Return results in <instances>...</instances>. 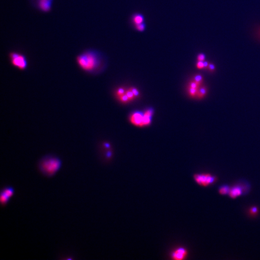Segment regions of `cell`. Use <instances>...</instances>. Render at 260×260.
Instances as JSON below:
<instances>
[{
  "mask_svg": "<svg viewBox=\"0 0 260 260\" xmlns=\"http://www.w3.org/2000/svg\"><path fill=\"white\" fill-rule=\"evenodd\" d=\"M76 61L82 70L88 73H94L101 68L102 58L100 53L96 51L87 49L78 55Z\"/></svg>",
  "mask_w": 260,
  "mask_h": 260,
  "instance_id": "obj_1",
  "label": "cell"
},
{
  "mask_svg": "<svg viewBox=\"0 0 260 260\" xmlns=\"http://www.w3.org/2000/svg\"><path fill=\"white\" fill-rule=\"evenodd\" d=\"M194 179L200 186L206 187L214 183L216 177L209 173H197L194 175Z\"/></svg>",
  "mask_w": 260,
  "mask_h": 260,
  "instance_id": "obj_4",
  "label": "cell"
},
{
  "mask_svg": "<svg viewBox=\"0 0 260 260\" xmlns=\"http://www.w3.org/2000/svg\"><path fill=\"white\" fill-rule=\"evenodd\" d=\"M258 213V209L256 207H254L251 209V213L253 214H255Z\"/></svg>",
  "mask_w": 260,
  "mask_h": 260,
  "instance_id": "obj_18",
  "label": "cell"
},
{
  "mask_svg": "<svg viewBox=\"0 0 260 260\" xmlns=\"http://www.w3.org/2000/svg\"><path fill=\"white\" fill-rule=\"evenodd\" d=\"M196 66L198 69H202L205 67L204 62L203 61H198L197 64Z\"/></svg>",
  "mask_w": 260,
  "mask_h": 260,
  "instance_id": "obj_15",
  "label": "cell"
},
{
  "mask_svg": "<svg viewBox=\"0 0 260 260\" xmlns=\"http://www.w3.org/2000/svg\"><path fill=\"white\" fill-rule=\"evenodd\" d=\"M53 0H31L34 6L43 13H48L51 10Z\"/></svg>",
  "mask_w": 260,
  "mask_h": 260,
  "instance_id": "obj_5",
  "label": "cell"
},
{
  "mask_svg": "<svg viewBox=\"0 0 260 260\" xmlns=\"http://www.w3.org/2000/svg\"><path fill=\"white\" fill-rule=\"evenodd\" d=\"M188 255L187 250L183 247H179L173 251L171 254V259L174 260H183L186 259Z\"/></svg>",
  "mask_w": 260,
  "mask_h": 260,
  "instance_id": "obj_6",
  "label": "cell"
},
{
  "mask_svg": "<svg viewBox=\"0 0 260 260\" xmlns=\"http://www.w3.org/2000/svg\"><path fill=\"white\" fill-rule=\"evenodd\" d=\"M1 191H2L9 198H10L13 195L14 192L13 188L11 187H5Z\"/></svg>",
  "mask_w": 260,
  "mask_h": 260,
  "instance_id": "obj_10",
  "label": "cell"
},
{
  "mask_svg": "<svg viewBox=\"0 0 260 260\" xmlns=\"http://www.w3.org/2000/svg\"><path fill=\"white\" fill-rule=\"evenodd\" d=\"M242 190L240 187H234L230 189L229 193V196L232 199H236V198L240 196L242 194Z\"/></svg>",
  "mask_w": 260,
  "mask_h": 260,
  "instance_id": "obj_8",
  "label": "cell"
},
{
  "mask_svg": "<svg viewBox=\"0 0 260 260\" xmlns=\"http://www.w3.org/2000/svg\"><path fill=\"white\" fill-rule=\"evenodd\" d=\"M144 17L141 14H135L133 15L132 18V21L133 24L135 25L143 23L144 22Z\"/></svg>",
  "mask_w": 260,
  "mask_h": 260,
  "instance_id": "obj_9",
  "label": "cell"
},
{
  "mask_svg": "<svg viewBox=\"0 0 260 260\" xmlns=\"http://www.w3.org/2000/svg\"><path fill=\"white\" fill-rule=\"evenodd\" d=\"M145 27H146V26H145V24L144 23H141V24H138V25H135L136 29L137 30L139 31H144L145 30Z\"/></svg>",
  "mask_w": 260,
  "mask_h": 260,
  "instance_id": "obj_13",
  "label": "cell"
},
{
  "mask_svg": "<svg viewBox=\"0 0 260 260\" xmlns=\"http://www.w3.org/2000/svg\"><path fill=\"white\" fill-rule=\"evenodd\" d=\"M9 58L14 67L20 70H25L27 67V60L25 55L22 53L12 52L9 53Z\"/></svg>",
  "mask_w": 260,
  "mask_h": 260,
  "instance_id": "obj_3",
  "label": "cell"
},
{
  "mask_svg": "<svg viewBox=\"0 0 260 260\" xmlns=\"http://www.w3.org/2000/svg\"><path fill=\"white\" fill-rule=\"evenodd\" d=\"M230 189L231 188L228 186H223L220 187L219 190V192L221 195H227L229 193Z\"/></svg>",
  "mask_w": 260,
  "mask_h": 260,
  "instance_id": "obj_12",
  "label": "cell"
},
{
  "mask_svg": "<svg viewBox=\"0 0 260 260\" xmlns=\"http://www.w3.org/2000/svg\"><path fill=\"white\" fill-rule=\"evenodd\" d=\"M130 121L135 126H144V113L136 112L133 114L130 117Z\"/></svg>",
  "mask_w": 260,
  "mask_h": 260,
  "instance_id": "obj_7",
  "label": "cell"
},
{
  "mask_svg": "<svg viewBox=\"0 0 260 260\" xmlns=\"http://www.w3.org/2000/svg\"><path fill=\"white\" fill-rule=\"evenodd\" d=\"M9 198L2 191L0 192V202L2 205H5L9 200Z\"/></svg>",
  "mask_w": 260,
  "mask_h": 260,
  "instance_id": "obj_11",
  "label": "cell"
},
{
  "mask_svg": "<svg viewBox=\"0 0 260 260\" xmlns=\"http://www.w3.org/2000/svg\"><path fill=\"white\" fill-rule=\"evenodd\" d=\"M255 34L257 39L260 40V26L256 28Z\"/></svg>",
  "mask_w": 260,
  "mask_h": 260,
  "instance_id": "obj_17",
  "label": "cell"
},
{
  "mask_svg": "<svg viewBox=\"0 0 260 260\" xmlns=\"http://www.w3.org/2000/svg\"><path fill=\"white\" fill-rule=\"evenodd\" d=\"M61 166L60 159L54 155H49L43 157L39 161V169L42 174L52 177L56 173Z\"/></svg>",
  "mask_w": 260,
  "mask_h": 260,
  "instance_id": "obj_2",
  "label": "cell"
},
{
  "mask_svg": "<svg viewBox=\"0 0 260 260\" xmlns=\"http://www.w3.org/2000/svg\"><path fill=\"white\" fill-rule=\"evenodd\" d=\"M125 93V90L123 88H119L117 91V92H116V95L119 97H120L121 96H122V95H123L124 93Z\"/></svg>",
  "mask_w": 260,
  "mask_h": 260,
  "instance_id": "obj_14",
  "label": "cell"
},
{
  "mask_svg": "<svg viewBox=\"0 0 260 260\" xmlns=\"http://www.w3.org/2000/svg\"><path fill=\"white\" fill-rule=\"evenodd\" d=\"M198 61H204L205 59V56L203 53H200L197 57Z\"/></svg>",
  "mask_w": 260,
  "mask_h": 260,
  "instance_id": "obj_16",
  "label": "cell"
}]
</instances>
